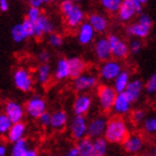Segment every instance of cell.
<instances>
[{"mask_svg": "<svg viewBox=\"0 0 156 156\" xmlns=\"http://www.w3.org/2000/svg\"><path fill=\"white\" fill-rule=\"evenodd\" d=\"M128 136H129V133H128L127 125L125 120L119 117V115L108 119L107 126L104 133V137L107 140L108 143L123 144Z\"/></svg>", "mask_w": 156, "mask_h": 156, "instance_id": "6da1fadb", "label": "cell"}, {"mask_svg": "<svg viewBox=\"0 0 156 156\" xmlns=\"http://www.w3.org/2000/svg\"><path fill=\"white\" fill-rule=\"evenodd\" d=\"M117 94L118 93L114 87L108 86V85H101L97 89V96L101 109H104V111L113 109Z\"/></svg>", "mask_w": 156, "mask_h": 156, "instance_id": "7a4b0ae2", "label": "cell"}, {"mask_svg": "<svg viewBox=\"0 0 156 156\" xmlns=\"http://www.w3.org/2000/svg\"><path fill=\"white\" fill-rule=\"evenodd\" d=\"M12 80L17 89H19L23 93L31 90V88L34 86V79L31 73L25 68L16 69L12 75Z\"/></svg>", "mask_w": 156, "mask_h": 156, "instance_id": "3957f363", "label": "cell"}, {"mask_svg": "<svg viewBox=\"0 0 156 156\" xmlns=\"http://www.w3.org/2000/svg\"><path fill=\"white\" fill-rule=\"evenodd\" d=\"M143 10V3L137 0H124L119 10L117 11L118 18L122 21H129L136 13H140Z\"/></svg>", "mask_w": 156, "mask_h": 156, "instance_id": "277c9868", "label": "cell"}, {"mask_svg": "<svg viewBox=\"0 0 156 156\" xmlns=\"http://www.w3.org/2000/svg\"><path fill=\"white\" fill-rule=\"evenodd\" d=\"M69 130L74 140H79L84 138L87 135L88 130V123L85 118V115H75L73 117L69 125Z\"/></svg>", "mask_w": 156, "mask_h": 156, "instance_id": "5b68a950", "label": "cell"}, {"mask_svg": "<svg viewBox=\"0 0 156 156\" xmlns=\"http://www.w3.org/2000/svg\"><path fill=\"white\" fill-rule=\"evenodd\" d=\"M46 108H47V105H46L45 99L40 96H33L27 101L25 106L27 115L35 119H38L45 113Z\"/></svg>", "mask_w": 156, "mask_h": 156, "instance_id": "8992f818", "label": "cell"}, {"mask_svg": "<svg viewBox=\"0 0 156 156\" xmlns=\"http://www.w3.org/2000/svg\"><path fill=\"white\" fill-rule=\"evenodd\" d=\"M122 72V66L116 60L108 59L101 65L99 70V77L105 81H114L115 78Z\"/></svg>", "mask_w": 156, "mask_h": 156, "instance_id": "52a82bcc", "label": "cell"}, {"mask_svg": "<svg viewBox=\"0 0 156 156\" xmlns=\"http://www.w3.org/2000/svg\"><path fill=\"white\" fill-rule=\"evenodd\" d=\"M108 40L111 44L112 48V55L115 59H124L126 58L129 51V46L127 45L126 42L118 38L115 35H109L108 36Z\"/></svg>", "mask_w": 156, "mask_h": 156, "instance_id": "ba28073f", "label": "cell"}, {"mask_svg": "<svg viewBox=\"0 0 156 156\" xmlns=\"http://www.w3.org/2000/svg\"><path fill=\"white\" fill-rule=\"evenodd\" d=\"M94 51L97 59L101 60V62H106L108 59H111V57H113L108 37L107 38L106 37H101V38L96 40L94 45Z\"/></svg>", "mask_w": 156, "mask_h": 156, "instance_id": "9c48e42d", "label": "cell"}, {"mask_svg": "<svg viewBox=\"0 0 156 156\" xmlns=\"http://www.w3.org/2000/svg\"><path fill=\"white\" fill-rule=\"evenodd\" d=\"M107 122L104 117H96L91 120L90 123H88V130L87 136L95 140L97 137H101L104 135L106 126H107Z\"/></svg>", "mask_w": 156, "mask_h": 156, "instance_id": "30bf717a", "label": "cell"}, {"mask_svg": "<svg viewBox=\"0 0 156 156\" xmlns=\"http://www.w3.org/2000/svg\"><path fill=\"white\" fill-rule=\"evenodd\" d=\"M25 108L20 104H18L17 101H8L5 104V113L10 117V119L12 120L13 123L17 122H21L25 115Z\"/></svg>", "mask_w": 156, "mask_h": 156, "instance_id": "8fae6325", "label": "cell"}, {"mask_svg": "<svg viewBox=\"0 0 156 156\" xmlns=\"http://www.w3.org/2000/svg\"><path fill=\"white\" fill-rule=\"evenodd\" d=\"M54 23L50 21L48 17L45 15H41L38 19L35 21V37L36 38H41L46 34H50L54 31Z\"/></svg>", "mask_w": 156, "mask_h": 156, "instance_id": "7c38bea8", "label": "cell"}, {"mask_svg": "<svg viewBox=\"0 0 156 156\" xmlns=\"http://www.w3.org/2000/svg\"><path fill=\"white\" fill-rule=\"evenodd\" d=\"M74 86H75L76 90L78 91H84L87 89L94 88L97 84V77L95 75L90 74H81L77 78L74 79Z\"/></svg>", "mask_w": 156, "mask_h": 156, "instance_id": "4fadbf2b", "label": "cell"}, {"mask_svg": "<svg viewBox=\"0 0 156 156\" xmlns=\"http://www.w3.org/2000/svg\"><path fill=\"white\" fill-rule=\"evenodd\" d=\"M95 29L89 23H83L78 27L77 38L81 45H89L95 37Z\"/></svg>", "mask_w": 156, "mask_h": 156, "instance_id": "5bb4252c", "label": "cell"}, {"mask_svg": "<svg viewBox=\"0 0 156 156\" xmlns=\"http://www.w3.org/2000/svg\"><path fill=\"white\" fill-rule=\"evenodd\" d=\"M132 101L128 97L125 91L123 93H118L117 97L115 99L114 106H113V111L116 113L117 115H125L130 111V106H132Z\"/></svg>", "mask_w": 156, "mask_h": 156, "instance_id": "9a60e30c", "label": "cell"}, {"mask_svg": "<svg viewBox=\"0 0 156 156\" xmlns=\"http://www.w3.org/2000/svg\"><path fill=\"white\" fill-rule=\"evenodd\" d=\"M91 106V98L86 94L78 95L73 105V112L75 115H85Z\"/></svg>", "mask_w": 156, "mask_h": 156, "instance_id": "2e32d148", "label": "cell"}, {"mask_svg": "<svg viewBox=\"0 0 156 156\" xmlns=\"http://www.w3.org/2000/svg\"><path fill=\"white\" fill-rule=\"evenodd\" d=\"M64 18H65V21L69 28L76 29V28H78V27L83 23V21H84V12H83V10L76 5V6L74 7V9L69 13H67L66 16H64Z\"/></svg>", "mask_w": 156, "mask_h": 156, "instance_id": "e0dca14e", "label": "cell"}, {"mask_svg": "<svg viewBox=\"0 0 156 156\" xmlns=\"http://www.w3.org/2000/svg\"><path fill=\"white\" fill-rule=\"evenodd\" d=\"M25 134H26V125L21 120V122H17V123L12 124L9 132L6 134V137L9 143L13 144L18 142L19 140H21V138H23Z\"/></svg>", "mask_w": 156, "mask_h": 156, "instance_id": "ac0fdd59", "label": "cell"}, {"mask_svg": "<svg viewBox=\"0 0 156 156\" xmlns=\"http://www.w3.org/2000/svg\"><path fill=\"white\" fill-rule=\"evenodd\" d=\"M143 88L144 85L140 79H133V80L129 81V84L127 86L125 93H126L127 97L130 99V101L135 103V101L140 99L142 91H143Z\"/></svg>", "mask_w": 156, "mask_h": 156, "instance_id": "d6986e66", "label": "cell"}, {"mask_svg": "<svg viewBox=\"0 0 156 156\" xmlns=\"http://www.w3.org/2000/svg\"><path fill=\"white\" fill-rule=\"evenodd\" d=\"M151 29H152V26H148V25H145V23H140V21H137V23L130 25L127 28V34L129 36L143 39V38H146L150 35Z\"/></svg>", "mask_w": 156, "mask_h": 156, "instance_id": "ffe728a7", "label": "cell"}, {"mask_svg": "<svg viewBox=\"0 0 156 156\" xmlns=\"http://www.w3.org/2000/svg\"><path fill=\"white\" fill-rule=\"evenodd\" d=\"M143 144V138L140 135H129L123 143V145L124 150L126 151L127 153L135 154L142 150Z\"/></svg>", "mask_w": 156, "mask_h": 156, "instance_id": "44dd1931", "label": "cell"}, {"mask_svg": "<svg viewBox=\"0 0 156 156\" xmlns=\"http://www.w3.org/2000/svg\"><path fill=\"white\" fill-rule=\"evenodd\" d=\"M69 62V73H70V78L75 79L78 76L85 73L86 64L81 58L79 57H73L68 59Z\"/></svg>", "mask_w": 156, "mask_h": 156, "instance_id": "7402d4cb", "label": "cell"}, {"mask_svg": "<svg viewBox=\"0 0 156 156\" xmlns=\"http://www.w3.org/2000/svg\"><path fill=\"white\" fill-rule=\"evenodd\" d=\"M67 122H68L67 113L59 109V111L54 112L51 114V125H50V127L55 130L64 129L67 125Z\"/></svg>", "mask_w": 156, "mask_h": 156, "instance_id": "603a6c76", "label": "cell"}, {"mask_svg": "<svg viewBox=\"0 0 156 156\" xmlns=\"http://www.w3.org/2000/svg\"><path fill=\"white\" fill-rule=\"evenodd\" d=\"M77 147L79 150V155L80 156H95L94 140H91L89 136H85L84 138L78 140Z\"/></svg>", "mask_w": 156, "mask_h": 156, "instance_id": "cb8c5ba5", "label": "cell"}, {"mask_svg": "<svg viewBox=\"0 0 156 156\" xmlns=\"http://www.w3.org/2000/svg\"><path fill=\"white\" fill-rule=\"evenodd\" d=\"M88 23L94 27L96 33H104L107 29L108 23L107 19L104 16H101L99 13H93L88 17Z\"/></svg>", "mask_w": 156, "mask_h": 156, "instance_id": "d4e9b609", "label": "cell"}, {"mask_svg": "<svg viewBox=\"0 0 156 156\" xmlns=\"http://www.w3.org/2000/svg\"><path fill=\"white\" fill-rule=\"evenodd\" d=\"M54 74H55V78L58 79V80H62V79H66V78L70 77L68 59H66V58L59 59L58 62H57V65H56Z\"/></svg>", "mask_w": 156, "mask_h": 156, "instance_id": "484cf974", "label": "cell"}, {"mask_svg": "<svg viewBox=\"0 0 156 156\" xmlns=\"http://www.w3.org/2000/svg\"><path fill=\"white\" fill-rule=\"evenodd\" d=\"M129 74L125 70H122L120 74L115 78L114 80V88L116 89L117 93H123L126 90L127 86L129 84Z\"/></svg>", "mask_w": 156, "mask_h": 156, "instance_id": "4316f807", "label": "cell"}, {"mask_svg": "<svg viewBox=\"0 0 156 156\" xmlns=\"http://www.w3.org/2000/svg\"><path fill=\"white\" fill-rule=\"evenodd\" d=\"M50 74H51V69H50V66H49L48 62L47 64H41L38 67L36 73L37 81H39L42 85H46L49 81Z\"/></svg>", "mask_w": 156, "mask_h": 156, "instance_id": "83f0119b", "label": "cell"}, {"mask_svg": "<svg viewBox=\"0 0 156 156\" xmlns=\"http://www.w3.org/2000/svg\"><path fill=\"white\" fill-rule=\"evenodd\" d=\"M28 142L25 138H21L18 142L12 144L11 148V155L12 156H26L28 152Z\"/></svg>", "mask_w": 156, "mask_h": 156, "instance_id": "f1b7e54d", "label": "cell"}, {"mask_svg": "<svg viewBox=\"0 0 156 156\" xmlns=\"http://www.w3.org/2000/svg\"><path fill=\"white\" fill-rule=\"evenodd\" d=\"M107 140L105 137H97L94 140L95 156H104L107 152Z\"/></svg>", "mask_w": 156, "mask_h": 156, "instance_id": "f546056e", "label": "cell"}, {"mask_svg": "<svg viewBox=\"0 0 156 156\" xmlns=\"http://www.w3.org/2000/svg\"><path fill=\"white\" fill-rule=\"evenodd\" d=\"M10 35H11V38L16 44H20L23 42L26 38L25 34H23V27H21V23H18V25H15V26L11 28V31H10Z\"/></svg>", "mask_w": 156, "mask_h": 156, "instance_id": "4dcf8cb0", "label": "cell"}, {"mask_svg": "<svg viewBox=\"0 0 156 156\" xmlns=\"http://www.w3.org/2000/svg\"><path fill=\"white\" fill-rule=\"evenodd\" d=\"M124 0H101V6L109 12H117Z\"/></svg>", "mask_w": 156, "mask_h": 156, "instance_id": "1f68e13d", "label": "cell"}, {"mask_svg": "<svg viewBox=\"0 0 156 156\" xmlns=\"http://www.w3.org/2000/svg\"><path fill=\"white\" fill-rule=\"evenodd\" d=\"M13 122L10 119V117L5 113V114L0 115V134L1 135H5L9 132L10 127L12 126Z\"/></svg>", "mask_w": 156, "mask_h": 156, "instance_id": "d6a6232c", "label": "cell"}, {"mask_svg": "<svg viewBox=\"0 0 156 156\" xmlns=\"http://www.w3.org/2000/svg\"><path fill=\"white\" fill-rule=\"evenodd\" d=\"M21 27H23V34L26 38H31V37H35V23L29 20L28 18L23 20L21 23Z\"/></svg>", "mask_w": 156, "mask_h": 156, "instance_id": "836d02e7", "label": "cell"}, {"mask_svg": "<svg viewBox=\"0 0 156 156\" xmlns=\"http://www.w3.org/2000/svg\"><path fill=\"white\" fill-rule=\"evenodd\" d=\"M143 126L147 133H156V117H151L145 119L143 122Z\"/></svg>", "mask_w": 156, "mask_h": 156, "instance_id": "e575fe53", "label": "cell"}, {"mask_svg": "<svg viewBox=\"0 0 156 156\" xmlns=\"http://www.w3.org/2000/svg\"><path fill=\"white\" fill-rule=\"evenodd\" d=\"M48 42L49 45L51 46V47H54V48H59L62 45V37L60 35H58V34L51 33L49 35Z\"/></svg>", "mask_w": 156, "mask_h": 156, "instance_id": "d590c367", "label": "cell"}, {"mask_svg": "<svg viewBox=\"0 0 156 156\" xmlns=\"http://www.w3.org/2000/svg\"><path fill=\"white\" fill-rule=\"evenodd\" d=\"M76 6V3L73 0H64L60 3V11H62V16H66L67 13H69L74 9V7Z\"/></svg>", "mask_w": 156, "mask_h": 156, "instance_id": "8d00e7d4", "label": "cell"}, {"mask_svg": "<svg viewBox=\"0 0 156 156\" xmlns=\"http://www.w3.org/2000/svg\"><path fill=\"white\" fill-rule=\"evenodd\" d=\"M41 16V11H40V8H38V7H29V9H28V11H27V17L26 18H28L29 20H31V21H36L37 19H38L39 17Z\"/></svg>", "mask_w": 156, "mask_h": 156, "instance_id": "74e56055", "label": "cell"}, {"mask_svg": "<svg viewBox=\"0 0 156 156\" xmlns=\"http://www.w3.org/2000/svg\"><path fill=\"white\" fill-rule=\"evenodd\" d=\"M145 89H146L147 94L150 95L156 93V74H154V75H152L148 78V80H147L146 85H145Z\"/></svg>", "mask_w": 156, "mask_h": 156, "instance_id": "f35d334b", "label": "cell"}, {"mask_svg": "<svg viewBox=\"0 0 156 156\" xmlns=\"http://www.w3.org/2000/svg\"><path fill=\"white\" fill-rule=\"evenodd\" d=\"M39 123L42 127H49L51 125V114H49L47 112H45L41 116L38 118Z\"/></svg>", "mask_w": 156, "mask_h": 156, "instance_id": "ab89813d", "label": "cell"}, {"mask_svg": "<svg viewBox=\"0 0 156 156\" xmlns=\"http://www.w3.org/2000/svg\"><path fill=\"white\" fill-rule=\"evenodd\" d=\"M129 51L133 52V54H137V52L140 51V49H142V42H140V38L138 39H133L132 41L129 42Z\"/></svg>", "mask_w": 156, "mask_h": 156, "instance_id": "60d3db41", "label": "cell"}, {"mask_svg": "<svg viewBox=\"0 0 156 156\" xmlns=\"http://www.w3.org/2000/svg\"><path fill=\"white\" fill-rule=\"evenodd\" d=\"M132 118H133V120L136 124L143 123L144 120H145V112L143 109H136L132 114Z\"/></svg>", "mask_w": 156, "mask_h": 156, "instance_id": "b9f144b4", "label": "cell"}, {"mask_svg": "<svg viewBox=\"0 0 156 156\" xmlns=\"http://www.w3.org/2000/svg\"><path fill=\"white\" fill-rule=\"evenodd\" d=\"M49 59H50V54L48 51H46V50H41V51L38 54V60L41 64H47L49 62Z\"/></svg>", "mask_w": 156, "mask_h": 156, "instance_id": "7bdbcfd3", "label": "cell"}, {"mask_svg": "<svg viewBox=\"0 0 156 156\" xmlns=\"http://www.w3.org/2000/svg\"><path fill=\"white\" fill-rule=\"evenodd\" d=\"M66 155L67 156H80L79 155V150H78L77 145L72 147V148H69V151L66 153Z\"/></svg>", "mask_w": 156, "mask_h": 156, "instance_id": "ee69618b", "label": "cell"}, {"mask_svg": "<svg viewBox=\"0 0 156 156\" xmlns=\"http://www.w3.org/2000/svg\"><path fill=\"white\" fill-rule=\"evenodd\" d=\"M9 9V2L8 0H0V10L2 12H6Z\"/></svg>", "mask_w": 156, "mask_h": 156, "instance_id": "f6af8a7d", "label": "cell"}, {"mask_svg": "<svg viewBox=\"0 0 156 156\" xmlns=\"http://www.w3.org/2000/svg\"><path fill=\"white\" fill-rule=\"evenodd\" d=\"M28 2H29V6L31 7H38V8H40V7L44 5V0H28Z\"/></svg>", "mask_w": 156, "mask_h": 156, "instance_id": "bcb514c9", "label": "cell"}, {"mask_svg": "<svg viewBox=\"0 0 156 156\" xmlns=\"http://www.w3.org/2000/svg\"><path fill=\"white\" fill-rule=\"evenodd\" d=\"M37 155H38V153H37V151L34 150V148H29L26 154V156H37Z\"/></svg>", "mask_w": 156, "mask_h": 156, "instance_id": "7dc6e473", "label": "cell"}, {"mask_svg": "<svg viewBox=\"0 0 156 156\" xmlns=\"http://www.w3.org/2000/svg\"><path fill=\"white\" fill-rule=\"evenodd\" d=\"M6 154H7V147L3 144H1L0 145V156H5Z\"/></svg>", "mask_w": 156, "mask_h": 156, "instance_id": "c3c4849f", "label": "cell"}, {"mask_svg": "<svg viewBox=\"0 0 156 156\" xmlns=\"http://www.w3.org/2000/svg\"><path fill=\"white\" fill-rule=\"evenodd\" d=\"M137 1H140V3H143V5H145V3L148 1V0H137Z\"/></svg>", "mask_w": 156, "mask_h": 156, "instance_id": "681fc988", "label": "cell"}, {"mask_svg": "<svg viewBox=\"0 0 156 156\" xmlns=\"http://www.w3.org/2000/svg\"><path fill=\"white\" fill-rule=\"evenodd\" d=\"M54 1H56V0H44V2H45V3H48V2H54Z\"/></svg>", "mask_w": 156, "mask_h": 156, "instance_id": "f907efd6", "label": "cell"}, {"mask_svg": "<svg viewBox=\"0 0 156 156\" xmlns=\"http://www.w3.org/2000/svg\"><path fill=\"white\" fill-rule=\"evenodd\" d=\"M73 1H74V2H77V1H80V0H73Z\"/></svg>", "mask_w": 156, "mask_h": 156, "instance_id": "816d5d0a", "label": "cell"}, {"mask_svg": "<svg viewBox=\"0 0 156 156\" xmlns=\"http://www.w3.org/2000/svg\"><path fill=\"white\" fill-rule=\"evenodd\" d=\"M154 155H155V156H156V150H155V151H154Z\"/></svg>", "mask_w": 156, "mask_h": 156, "instance_id": "f5cc1de1", "label": "cell"}]
</instances>
